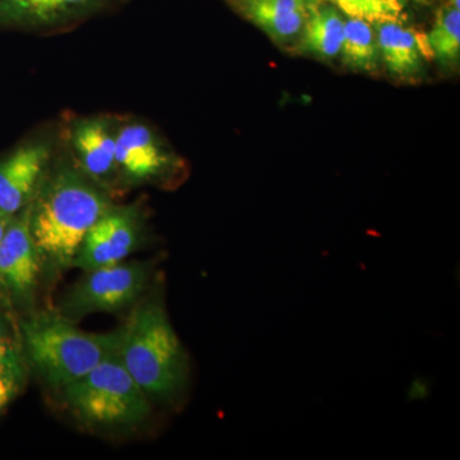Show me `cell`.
I'll list each match as a JSON object with an SVG mask.
<instances>
[{"mask_svg":"<svg viewBox=\"0 0 460 460\" xmlns=\"http://www.w3.org/2000/svg\"><path fill=\"white\" fill-rule=\"evenodd\" d=\"M59 150L30 205V230L42 263L66 270L114 198L75 164L60 140Z\"/></svg>","mask_w":460,"mask_h":460,"instance_id":"cell-1","label":"cell"},{"mask_svg":"<svg viewBox=\"0 0 460 460\" xmlns=\"http://www.w3.org/2000/svg\"><path fill=\"white\" fill-rule=\"evenodd\" d=\"M120 359L151 402L180 401L190 383V358L159 295L142 299L122 328Z\"/></svg>","mask_w":460,"mask_h":460,"instance_id":"cell-2","label":"cell"},{"mask_svg":"<svg viewBox=\"0 0 460 460\" xmlns=\"http://www.w3.org/2000/svg\"><path fill=\"white\" fill-rule=\"evenodd\" d=\"M21 338L27 359L42 380L63 389L119 350L122 329L93 334L58 311H41L21 323Z\"/></svg>","mask_w":460,"mask_h":460,"instance_id":"cell-3","label":"cell"},{"mask_svg":"<svg viewBox=\"0 0 460 460\" xmlns=\"http://www.w3.org/2000/svg\"><path fill=\"white\" fill-rule=\"evenodd\" d=\"M81 422L102 429H132L151 414V401L124 367L119 353L60 389Z\"/></svg>","mask_w":460,"mask_h":460,"instance_id":"cell-4","label":"cell"},{"mask_svg":"<svg viewBox=\"0 0 460 460\" xmlns=\"http://www.w3.org/2000/svg\"><path fill=\"white\" fill-rule=\"evenodd\" d=\"M146 262H119L84 271L66 290L58 305V313L75 321L93 314H118L140 301L150 280Z\"/></svg>","mask_w":460,"mask_h":460,"instance_id":"cell-5","label":"cell"},{"mask_svg":"<svg viewBox=\"0 0 460 460\" xmlns=\"http://www.w3.org/2000/svg\"><path fill=\"white\" fill-rule=\"evenodd\" d=\"M120 189L168 186L183 171L181 157L146 120L119 115L115 146Z\"/></svg>","mask_w":460,"mask_h":460,"instance_id":"cell-6","label":"cell"},{"mask_svg":"<svg viewBox=\"0 0 460 460\" xmlns=\"http://www.w3.org/2000/svg\"><path fill=\"white\" fill-rule=\"evenodd\" d=\"M118 124L119 115H74L59 135L75 164L113 198L123 192L115 160Z\"/></svg>","mask_w":460,"mask_h":460,"instance_id":"cell-7","label":"cell"},{"mask_svg":"<svg viewBox=\"0 0 460 460\" xmlns=\"http://www.w3.org/2000/svg\"><path fill=\"white\" fill-rule=\"evenodd\" d=\"M146 215L140 205H113L84 237L72 268L84 271L123 262L145 239Z\"/></svg>","mask_w":460,"mask_h":460,"instance_id":"cell-8","label":"cell"},{"mask_svg":"<svg viewBox=\"0 0 460 460\" xmlns=\"http://www.w3.org/2000/svg\"><path fill=\"white\" fill-rule=\"evenodd\" d=\"M58 144L59 140L54 136H41L0 160V214L13 217L31 205L49 171Z\"/></svg>","mask_w":460,"mask_h":460,"instance_id":"cell-9","label":"cell"},{"mask_svg":"<svg viewBox=\"0 0 460 460\" xmlns=\"http://www.w3.org/2000/svg\"><path fill=\"white\" fill-rule=\"evenodd\" d=\"M29 208L12 217L0 239V290L18 305L31 304L44 265L30 230Z\"/></svg>","mask_w":460,"mask_h":460,"instance_id":"cell-10","label":"cell"},{"mask_svg":"<svg viewBox=\"0 0 460 460\" xmlns=\"http://www.w3.org/2000/svg\"><path fill=\"white\" fill-rule=\"evenodd\" d=\"M117 3L118 0H0V26L41 35L66 32Z\"/></svg>","mask_w":460,"mask_h":460,"instance_id":"cell-11","label":"cell"},{"mask_svg":"<svg viewBox=\"0 0 460 460\" xmlns=\"http://www.w3.org/2000/svg\"><path fill=\"white\" fill-rule=\"evenodd\" d=\"M239 13L278 44H296L314 0H228Z\"/></svg>","mask_w":460,"mask_h":460,"instance_id":"cell-12","label":"cell"},{"mask_svg":"<svg viewBox=\"0 0 460 460\" xmlns=\"http://www.w3.org/2000/svg\"><path fill=\"white\" fill-rule=\"evenodd\" d=\"M376 40L380 59L393 77L413 83L422 75L423 58H431L428 35L402 26V22H380Z\"/></svg>","mask_w":460,"mask_h":460,"instance_id":"cell-13","label":"cell"},{"mask_svg":"<svg viewBox=\"0 0 460 460\" xmlns=\"http://www.w3.org/2000/svg\"><path fill=\"white\" fill-rule=\"evenodd\" d=\"M344 20L338 9L314 3L307 22L296 41V51L321 60L339 57L343 45Z\"/></svg>","mask_w":460,"mask_h":460,"instance_id":"cell-14","label":"cell"},{"mask_svg":"<svg viewBox=\"0 0 460 460\" xmlns=\"http://www.w3.org/2000/svg\"><path fill=\"white\" fill-rule=\"evenodd\" d=\"M344 65L354 71L375 74L380 66L376 32L367 21L348 18L344 21V38L341 45Z\"/></svg>","mask_w":460,"mask_h":460,"instance_id":"cell-15","label":"cell"},{"mask_svg":"<svg viewBox=\"0 0 460 460\" xmlns=\"http://www.w3.org/2000/svg\"><path fill=\"white\" fill-rule=\"evenodd\" d=\"M432 58L445 66L458 63L460 56V11L443 5L436 14L435 25L428 35Z\"/></svg>","mask_w":460,"mask_h":460,"instance_id":"cell-16","label":"cell"},{"mask_svg":"<svg viewBox=\"0 0 460 460\" xmlns=\"http://www.w3.org/2000/svg\"><path fill=\"white\" fill-rule=\"evenodd\" d=\"M348 17L370 23L402 22L404 5L402 0H332Z\"/></svg>","mask_w":460,"mask_h":460,"instance_id":"cell-17","label":"cell"},{"mask_svg":"<svg viewBox=\"0 0 460 460\" xmlns=\"http://www.w3.org/2000/svg\"><path fill=\"white\" fill-rule=\"evenodd\" d=\"M0 375L25 377L23 359L14 341L7 337L0 339Z\"/></svg>","mask_w":460,"mask_h":460,"instance_id":"cell-18","label":"cell"},{"mask_svg":"<svg viewBox=\"0 0 460 460\" xmlns=\"http://www.w3.org/2000/svg\"><path fill=\"white\" fill-rule=\"evenodd\" d=\"M23 377L14 375H0V411L7 407L12 399L17 395Z\"/></svg>","mask_w":460,"mask_h":460,"instance_id":"cell-19","label":"cell"},{"mask_svg":"<svg viewBox=\"0 0 460 460\" xmlns=\"http://www.w3.org/2000/svg\"><path fill=\"white\" fill-rule=\"evenodd\" d=\"M12 217H5V215L0 214V239H2L3 234H4L5 229H7L9 222H11Z\"/></svg>","mask_w":460,"mask_h":460,"instance_id":"cell-20","label":"cell"},{"mask_svg":"<svg viewBox=\"0 0 460 460\" xmlns=\"http://www.w3.org/2000/svg\"><path fill=\"white\" fill-rule=\"evenodd\" d=\"M7 337V323H5L4 316L0 311V339Z\"/></svg>","mask_w":460,"mask_h":460,"instance_id":"cell-21","label":"cell"},{"mask_svg":"<svg viewBox=\"0 0 460 460\" xmlns=\"http://www.w3.org/2000/svg\"><path fill=\"white\" fill-rule=\"evenodd\" d=\"M450 4H452L453 7H456V9H459V7H460V0H450Z\"/></svg>","mask_w":460,"mask_h":460,"instance_id":"cell-22","label":"cell"},{"mask_svg":"<svg viewBox=\"0 0 460 460\" xmlns=\"http://www.w3.org/2000/svg\"><path fill=\"white\" fill-rule=\"evenodd\" d=\"M414 2L420 3V4H428L429 0H414Z\"/></svg>","mask_w":460,"mask_h":460,"instance_id":"cell-23","label":"cell"},{"mask_svg":"<svg viewBox=\"0 0 460 460\" xmlns=\"http://www.w3.org/2000/svg\"><path fill=\"white\" fill-rule=\"evenodd\" d=\"M127 2V0H118V3H124Z\"/></svg>","mask_w":460,"mask_h":460,"instance_id":"cell-24","label":"cell"},{"mask_svg":"<svg viewBox=\"0 0 460 460\" xmlns=\"http://www.w3.org/2000/svg\"><path fill=\"white\" fill-rule=\"evenodd\" d=\"M314 2H317V0H314Z\"/></svg>","mask_w":460,"mask_h":460,"instance_id":"cell-25","label":"cell"}]
</instances>
